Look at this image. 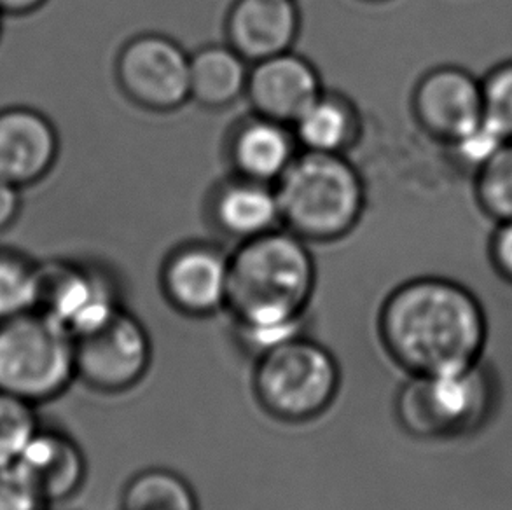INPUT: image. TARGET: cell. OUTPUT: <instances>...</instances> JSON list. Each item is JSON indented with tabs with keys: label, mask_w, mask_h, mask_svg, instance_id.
I'll return each mask as SVG.
<instances>
[{
	"label": "cell",
	"mask_w": 512,
	"mask_h": 510,
	"mask_svg": "<svg viewBox=\"0 0 512 510\" xmlns=\"http://www.w3.org/2000/svg\"><path fill=\"white\" fill-rule=\"evenodd\" d=\"M322 93L315 65L291 49L252 65L245 97L257 116L292 126Z\"/></svg>",
	"instance_id": "7c38bea8"
},
{
	"label": "cell",
	"mask_w": 512,
	"mask_h": 510,
	"mask_svg": "<svg viewBox=\"0 0 512 510\" xmlns=\"http://www.w3.org/2000/svg\"><path fill=\"white\" fill-rule=\"evenodd\" d=\"M249 62L229 44L198 49L189 65V95L205 109H224L247 93Z\"/></svg>",
	"instance_id": "ac0fdd59"
},
{
	"label": "cell",
	"mask_w": 512,
	"mask_h": 510,
	"mask_svg": "<svg viewBox=\"0 0 512 510\" xmlns=\"http://www.w3.org/2000/svg\"><path fill=\"white\" fill-rule=\"evenodd\" d=\"M371 2H381V0H371Z\"/></svg>",
	"instance_id": "f546056e"
},
{
	"label": "cell",
	"mask_w": 512,
	"mask_h": 510,
	"mask_svg": "<svg viewBox=\"0 0 512 510\" xmlns=\"http://www.w3.org/2000/svg\"><path fill=\"white\" fill-rule=\"evenodd\" d=\"M485 259L495 275L512 283V221L493 224L492 235L486 240Z\"/></svg>",
	"instance_id": "484cf974"
},
{
	"label": "cell",
	"mask_w": 512,
	"mask_h": 510,
	"mask_svg": "<svg viewBox=\"0 0 512 510\" xmlns=\"http://www.w3.org/2000/svg\"><path fill=\"white\" fill-rule=\"evenodd\" d=\"M299 28L296 0H236L226 20L229 46L249 63L291 51Z\"/></svg>",
	"instance_id": "5bb4252c"
},
{
	"label": "cell",
	"mask_w": 512,
	"mask_h": 510,
	"mask_svg": "<svg viewBox=\"0 0 512 510\" xmlns=\"http://www.w3.org/2000/svg\"><path fill=\"white\" fill-rule=\"evenodd\" d=\"M39 266L14 250H0V320L35 310Z\"/></svg>",
	"instance_id": "7402d4cb"
},
{
	"label": "cell",
	"mask_w": 512,
	"mask_h": 510,
	"mask_svg": "<svg viewBox=\"0 0 512 510\" xmlns=\"http://www.w3.org/2000/svg\"><path fill=\"white\" fill-rule=\"evenodd\" d=\"M376 336L390 366L406 374H439L476 364L485 343V313L465 283L418 273L388 290Z\"/></svg>",
	"instance_id": "6da1fadb"
},
{
	"label": "cell",
	"mask_w": 512,
	"mask_h": 510,
	"mask_svg": "<svg viewBox=\"0 0 512 510\" xmlns=\"http://www.w3.org/2000/svg\"><path fill=\"white\" fill-rule=\"evenodd\" d=\"M60 138L55 125L30 107L0 111V179L16 187L32 186L55 166Z\"/></svg>",
	"instance_id": "4fadbf2b"
},
{
	"label": "cell",
	"mask_w": 512,
	"mask_h": 510,
	"mask_svg": "<svg viewBox=\"0 0 512 510\" xmlns=\"http://www.w3.org/2000/svg\"><path fill=\"white\" fill-rule=\"evenodd\" d=\"M298 154L292 126L257 114L242 123L231 140V159L238 175L273 186Z\"/></svg>",
	"instance_id": "2e32d148"
},
{
	"label": "cell",
	"mask_w": 512,
	"mask_h": 510,
	"mask_svg": "<svg viewBox=\"0 0 512 510\" xmlns=\"http://www.w3.org/2000/svg\"><path fill=\"white\" fill-rule=\"evenodd\" d=\"M492 407V386L478 362L439 374H406L395 385L390 416L404 434L436 441L471 434Z\"/></svg>",
	"instance_id": "5b68a950"
},
{
	"label": "cell",
	"mask_w": 512,
	"mask_h": 510,
	"mask_svg": "<svg viewBox=\"0 0 512 510\" xmlns=\"http://www.w3.org/2000/svg\"><path fill=\"white\" fill-rule=\"evenodd\" d=\"M39 428L34 404L0 392V463L18 462Z\"/></svg>",
	"instance_id": "603a6c76"
},
{
	"label": "cell",
	"mask_w": 512,
	"mask_h": 510,
	"mask_svg": "<svg viewBox=\"0 0 512 510\" xmlns=\"http://www.w3.org/2000/svg\"><path fill=\"white\" fill-rule=\"evenodd\" d=\"M485 125L504 142L512 140V60L497 63L481 76Z\"/></svg>",
	"instance_id": "cb8c5ba5"
},
{
	"label": "cell",
	"mask_w": 512,
	"mask_h": 510,
	"mask_svg": "<svg viewBox=\"0 0 512 510\" xmlns=\"http://www.w3.org/2000/svg\"><path fill=\"white\" fill-rule=\"evenodd\" d=\"M282 226L305 242L348 235L362 217L366 189L345 154L301 151L275 184Z\"/></svg>",
	"instance_id": "3957f363"
},
{
	"label": "cell",
	"mask_w": 512,
	"mask_h": 510,
	"mask_svg": "<svg viewBox=\"0 0 512 510\" xmlns=\"http://www.w3.org/2000/svg\"><path fill=\"white\" fill-rule=\"evenodd\" d=\"M217 226L240 242L282 228V210L273 184L238 179L222 187L214 198Z\"/></svg>",
	"instance_id": "e0dca14e"
},
{
	"label": "cell",
	"mask_w": 512,
	"mask_h": 510,
	"mask_svg": "<svg viewBox=\"0 0 512 510\" xmlns=\"http://www.w3.org/2000/svg\"><path fill=\"white\" fill-rule=\"evenodd\" d=\"M250 381L264 413L301 425L320 418L338 399L341 367L329 348L299 334L256 355Z\"/></svg>",
	"instance_id": "277c9868"
},
{
	"label": "cell",
	"mask_w": 512,
	"mask_h": 510,
	"mask_svg": "<svg viewBox=\"0 0 512 510\" xmlns=\"http://www.w3.org/2000/svg\"><path fill=\"white\" fill-rule=\"evenodd\" d=\"M161 292L173 310L191 318L226 311L229 254L210 243L173 250L161 268Z\"/></svg>",
	"instance_id": "8fae6325"
},
{
	"label": "cell",
	"mask_w": 512,
	"mask_h": 510,
	"mask_svg": "<svg viewBox=\"0 0 512 510\" xmlns=\"http://www.w3.org/2000/svg\"><path fill=\"white\" fill-rule=\"evenodd\" d=\"M0 510H48L18 463H0Z\"/></svg>",
	"instance_id": "d4e9b609"
},
{
	"label": "cell",
	"mask_w": 512,
	"mask_h": 510,
	"mask_svg": "<svg viewBox=\"0 0 512 510\" xmlns=\"http://www.w3.org/2000/svg\"><path fill=\"white\" fill-rule=\"evenodd\" d=\"M292 131L303 151L345 154L359 138V112L348 98L324 91L296 119Z\"/></svg>",
	"instance_id": "d6986e66"
},
{
	"label": "cell",
	"mask_w": 512,
	"mask_h": 510,
	"mask_svg": "<svg viewBox=\"0 0 512 510\" xmlns=\"http://www.w3.org/2000/svg\"><path fill=\"white\" fill-rule=\"evenodd\" d=\"M119 510H201L191 483L167 467L133 474L121 491Z\"/></svg>",
	"instance_id": "ffe728a7"
},
{
	"label": "cell",
	"mask_w": 512,
	"mask_h": 510,
	"mask_svg": "<svg viewBox=\"0 0 512 510\" xmlns=\"http://www.w3.org/2000/svg\"><path fill=\"white\" fill-rule=\"evenodd\" d=\"M16 463L48 507L76 497L88 476L81 446L53 428H39Z\"/></svg>",
	"instance_id": "9a60e30c"
},
{
	"label": "cell",
	"mask_w": 512,
	"mask_h": 510,
	"mask_svg": "<svg viewBox=\"0 0 512 510\" xmlns=\"http://www.w3.org/2000/svg\"><path fill=\"white\" fill-rule=\"evenodd\" d=\"M479 212L497 222L512 221V140L504 142L472 175Z\"/></svg>",
	"instance_id": "44dd1931"
},
{
	"label": "cell",
	"mask_w": 512,
	"mask_h": 510,
	"mask_svg": "<svg viewBox=\"0 0 512 510\" xmlns=\"http://www.w3.org/2000/svg\"><path fill=\"white\" fill-rule=\"evenodd\" d=\"M48 0H0V13L23 16L37 11L44 6Z\"/></svg>",
	"instance_id": "83f0119b"
},
{
	"label": "cell",
	"mask_w": 512,
	"mask_h": 510,
	"mask_svg": "<svg viewBox=\"0 0 512 510\" xmlns=\"http://www.w3.org/2000/svg\"><path fill=\"white\" fill-rule=\"evenodd\" d=\"M189 65L191 55L167 35H137L119 51L116 76L139 107L172 112L191 100Z\"/></svg>",
	"instance_id": "ba28073f"
},
{
	"label": "cell",
	"mask_w": 512,
	"mask_h": 510,
	"mask_svg": "<svg viewBox=\"0 0 512 510\" xmlns=\"http://www.w3.org/2000/svg\"><path fill=\"white\" fill-rule=\"evenodd\" d=\"M121 308L111 280L97 269L69 262L39 266L35 310L60 322L74 336L104 322Z\"/></svg>",
	"instance_id": "30bf717a"
},
{
	"label": "cell",
	"mask_w": 512,
	"mask_h": 510,
	"mask_svg": "<svg viewBox=\"0 0 512 510\" xmlns=\"http://www.w3.org/2000/svg\"><path fill=\"white\" fill-rule=\"evenodd\" d=\"M76 380V343L67 327L37 310L0 320V392L39 406Z\"/></svg>",
	"instance_id": "8992f818"
},
{
	"label": "cell",
	"mask_w": 512,
	"mask_h": 510,
	"mask_svg": "<svg viewBox=\"0 0 512 510\" xmlns=\"http://www.w3.org/2000/svg\"><path fill=\"white\" fill-rule=\"evenodd\" d=\"M2 16H4V14L0 13V34H2Z\"/></svg>",
	"instance_id": "f1b7e54d"
},
{
	"label": "cell",
	"mask_w": 512,
	"mask_h": 510,
	"mask_svg": "<svg viewBox=\"0 0 512 510\" xmlns=\"http://www.w3.org/2000/svg\"><path fill=\"white\" fill-rule=\"evenodd\" d=\"M306 243L280 228L240 242L229 254L226 313L254 357L305 334L317 287V266Z\"/></svg>",
	"instance_id": "7a4b0ae2"
},
{
	"label": "cell",
	"mask_w": 512,
	"mask_h": 510,
	"mask_svg": "<svg viewBox=\"0 0 512 510\" xmlns=\"http://www.w3.org/2000/svg\"><path fill=\"white\" fill-rule=\"evenodd\" d=\"M416 123L444 147L457 144L485 123L481 77L458 65L427 70L411 97Z\"/></svg>",
	"instance_id": "9c48e42d"
},
{
	"label": "cell",
	"mask_w": 512,
	"mask_h": 510,
	"mask_svg": "<svg viewBox=\"0 0 512 510\" xmlns=\"http://www.w3.org/2000/svg\"><path fill=\"white\" fill-rule=\"evenodd\" d=\"M21 210L20 187L0 179V231L13 226Z\"/></svg>",
	"instance_id": "4316f807"
},
{
	"label": "cell",
	"mask_w": 512,
	"mask_h": 510,
	"mask_svg": "<svg viewBox=\"0 0 512 510\" xmlns=\"http://www.w3.org/2000/svg\"><path fill=\"white\" fill-rule=\"evenodd\" d=\"M76 376L105 395L130 392L153 364V341L146 325L125 308L74 336Z\"/></svg>",
	"instance_id": "52a82bcc"
}]
</instances>
